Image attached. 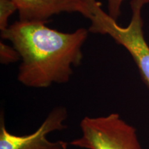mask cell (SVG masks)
Returning <instances> with one entry per match:
<instances>
[{"mask_svg":"<svg viewBox=\"0 0 149 149\" xmlns=\"http://www.w3.org/2000/svg\"><path fill=\"white\" fill-rule=\"evenodd\" d=\"M88 30L72 33L52 29L46 24L18 20L1 32L21 57L17 79L30 88H46L69 81L83 60L82 47Z\"/></svg>","mask_w":149,"mask_h":149,"instance_id":"6da1fadb","label":"cell"},{"mask_svg":"<svg viewBox=\"0 0 149 149\" xmlns=\"http://www.w3.org/2000/svg\"><path fill=\"white\" fill-rule=\"evenodd\" d=\"M149 0H131V17L126 26L117 24L102 9L101 3L91 0L92 15L89 19V32L109 35L119 45L122 46L133 58L141 79L149 88V45L144 33L142 11Z\"/></svg>","mask_w":149,"mask_h":149,"instance_id":"7a4b0ae2","label":"cell"},{"mask_svg":"<svg viewBox=\"0 0 149 149\" xmlns=\"http://www.w3.org/2000/svg\"><path fill=\"white\" fill-rule=\"evenodd\" d=\"M80 129L81 136L69 142L70 146L84 149H142L136 128L118 113L86 116L80 122Z\"/></svg>","mask_w":149,"mask_h":149,"instance_id":"3957f363","label":"cell"},{"mask_svg":"<svg viewBox=\"0 0 149 149\" xmlns=\"http://www.w3.org/2000/svg\"><path fill=\"white\" fill-rule=\"evenodd\" d=\"M68 117L66 109L57 107L50 112L41 126L34 133L24 135L11 133L5 126L4 116L0 117V149H67L69 142L53 141L48 135L57 130L66 128L65 122Z\"/></svg>","mask_w":149,"mask_h":149,"instance_id":"277c9868","label":"cell"},{"mask_svg":"<svg viewBox=\"0 0 149 149\" xmlns=\"http://www.w3.org/2000/svg\"><path fill=\"white\" fill-rule=\"evenodd\" d=\"M19 21L47 24L52 17L63 13H79L86 19L92 15L91 0H13Z\"/></svg>","mask_w":149,"mask_h":149,"instance_id":"5b68a950","label":"cell"},{"mask_svg":"<svg viewBox=\"0 0 149 149\" xmlns=\"http://www.w3.org/2000/svg\"><path fill=\"white\" fill-rule=\"evenodd\" d=\"M17 11V7L13 0H0V30L5 31L8 28L10 17Z\"/></svg>","mask_w":149,"mask_h":149,"instance_id":"8992f818","label":"cell"},{"mask_svg":"<svg viewBox=\"0 0 149 149\" xmlns=\"http://www.w3.org/2000/svg\"><path fill=\"white\" fill-rule=\"evenodd\" d=\"M21 59L17 51L13 46L7 45L1 41L0 42V61L1 64H8L16 62Z\"/></svg>","mask_w":149,"mask_h":149,"instance_id":"52a82bcc","label":"cell"},{"mask_svg":"<svg viewBox=\"0 0 149 149\" xmlns=\"http://www.w3.org/2000/svg\"><path fill=\"white\" fill-rule=\"evenodd\" d=\"M108 14L109 15L117 21L122 13V6L126 0H107Z\"/></svg>","mask_w":149,"mask_h":149,"instance_id":"ba28073f","label":"cell"}]
</instances>
